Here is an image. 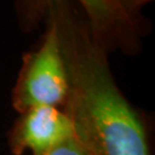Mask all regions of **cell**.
<instances>
[{"instance_id":"6da1fadb","label":"cell","mask_w":155,"mask_h":155,"mask_svg":"<svg viewBox=\"0 0 155 155\" xmlns=\"http://www.w3.org/2000/svg\"><path fill=\"white\" fill-rule=\"evenodd\" d=\"M68 76L61 109L86 155H150L141 116L117 86L106 52L69 0H51Z\"/></svg>"},{"instance_id":"7a4b0ae2","label":"cell","mask_w":155,"mask_h":155,"mask_svg":"<svg viewBox=\"0 0 155 155\" xmlns=\"http://www.w3.org/2000/svg\"><path fill=\"white\" fill-rule=\"evenodd\" d=\"M68 93V76L54 17L50 21L38 48L23 56L12 91V105L21 114L35 107L62 108Z\"/></svg>"},{"instance_id":"3957f363","label":"cell","mask_w":155,"mask_h":155,"mask_svg":"<svg viewBox=\"0 0 155 155\" xmlns=\"http://www.w3.org/2000/svg\"><path fill=\"white\" fill-rule=\"evenodd\" d=\"M74 138L70 118L59 107L41 106L20 114L12 127L8 143L13 155H43Z\"/></svg>"},{"instance_id":"277c9868","label":"cell","mask_w":155,"mask_h":155,"mask_svg":"<svg viewBox=\"0 0 155 155\" xmlns=\"http://www.w3.org/2000/svg\"><path fill=\"white\" fill-rule=\"evenodd\" d=\"M94 39L109 53L116 50L134 54L140 50V31L136 20L123 11L117 0H77Z\"/></svg>"},{"instance_id":"5b68a950","label":"cell","mask_w":155,"mask_h":155,"mask_svg":"<svg viewBox=\"0 0 155 155\" xmlns=\"http://www.w3.org/2000/svg\"><path fill=\"white\" fill-rule=\"evenodd\" d=\"M43 155H86V153L77 143V140L71 138Z\"/></svg>"},{"instance_id":"8992f818","label":"cell","mask_w":155,"mask_h":155,"mask_svg":"<svg viewBox=\"0 0 155 155\" xmlns=\"http://www.w3.org/2000/svg\"><path fill=\"white\" fill-rule=\"evenodd\" d=\"M117 1L123 8V11L125 12L131 18L136 20V16L139 14L140 9L146 4H148L153 0H117Z\"/></svg>"},{"instance_id":"52a82bcc","label":"cell","mask_w":155,"mask_h":155,"mask_svg":"<svg viewBox=\"0 0 155 155\" xmlns=\"http://www.w3.org/2000/svg\"><path fill=\"white\" fill-rule=\"evenodd\" d=\"M39 2H40V4H41V5H44V6H47V4H48V2H50L51 0H38Z\"/></svg>"}]
</instances>
